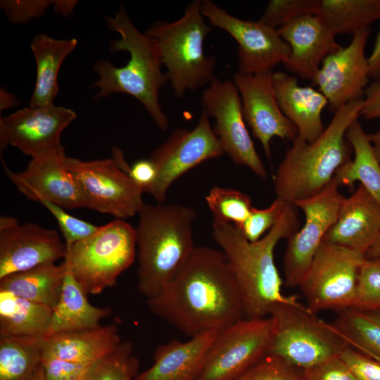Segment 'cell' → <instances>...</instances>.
Here are the masks:
<instances>
[{
	"instance_id": "2e32d148",
	"label": "cell",
	"mask_w": 380,
	"mask_h": 380,
	"mask_svg": "<svg viewBox=\"0 0 380 380\" xmlns=\"http://www.w3.org/2000/svg\"><path fill=\"white\" fill-rule=\"evenodd\" d=\"M77 118L70 108L25 107L0 118V147L14 146L32 158L65 150L63 130Z\"/></svg>"
},
{
	"instance_id": "9a60e30c",
	"label": "cell",
	"mask_w": 380,
	"mask_h": 380,
	"mask_svg": "<svg viewBox=\"0 0 380 380\" xmlns=\"http://www.w3.org/2000/svg\"><path fill=\"white\" fill-rule=\"evenodd\" d=\"M201 103L208 116L215 118L213 129L224 153L234 163L248 167L265 179L267 170L246 127L241 96L234 82L215 77L202 91Z\"/></svg>"
},
{
	"instance_id": "83f0119b",
	"label": "cell",
	"mask_w": 380,
	"mask_h": 380,
	"mask_svg": "<svg viewBox=\"0 0 380 380\" xmlns=\"http://www.w3.org/2000/svg\"><path fill=\"white\" fill-rule=\"evenodd\" d=\"M346 137L352 146L354 158L337 170L334 179L339 186L351 189L353 184L359 181L380 205V163L358 119L348 127Z\"/></svg>"
},
{
	"instance_id": "d590c367",
	"label": "cell",
	"mask_w": 380,
	"mask_h": 380,
	"mask_svg": "<svg viewBox=\"0 0 380 380\" xmlns=\"http://www.w3.org/2000/svg\"><path fill=\"white\" fill-rule=\"evenodd\" d=\"M319 0H270L259 19L276 30L300 17L317 15Z\"/></svg>"
},
{
	"instance_id": "7bdbcfd3",
	"label": "cell",
	"mask_w": 380,
	"mask_h": 380,
	"mask_svg": "<svg viewBox=\"0 0 380 380\" xmlns=\"http://www.w3.org/2000/svg\"><path fill=\"white\" fill-rule=\"evenodd\" d=\"M340 356L357 380H380V361L351 346L346 348Z\"/></svg>"
},
{
	"instance_id": "1f68e13d",
	"label": "cell",
	"mask_w": 380,
	"mask_h": 380,
	"mask_svg": "<svg viewBox=\"0 0 380 380\" xmlns=\"http://www.w3.org/2000/svg\"><path fill=\"white\" fill-rule=\"evenodd\" d=\"M332 325L351 347L380 361V308L338 312Z\"/></svg>"
},
{
	"instance_id": "8d00e7d4",
	"label": "cell",
	"mask_w": 380,
	"mask_h": 380,
	"mask_svg": "<svg viewBox=\"0 0 380 380\" xmlns=\"http://www.w3.org/2000/svg\"><path fill=\"white\" fill-rule=\"evenodd\" d=\"M354 308H380V260L365 258L360 270Z\"/></svg>"
},
{
	"instance_id": "7c38bea8",
	"label": "cell",
	"mask_w": 380,
	"mask_h": 380,
	"mask_svg": "<svg viewBox=\"0 0 380 380\" xmlns=\"http://www.w3.org/2000/svg\"><path fill=\"white\" fill-rule=\"evenodd\" d=\"M224 153L209 116L203 109L194 129H175L152 151L149 159L156 168L157 177L148 194L158 203H163L169 188L177 179L200 163Z\"/></svg>"
},
{
	"instance_id": "7dc6e473",
	"label": "cell",
	"mask_w": 380,
	"mask_h": 380,
	"mask_svg": "<svg viewBox=\"0 0 380 380\" xmlns=\"http://www.w3.org/2000/svg\"><path fill=\"white\" fill-rule=\"evenodd\" d=\"M367 63L369 77L376 81L380 80V29Z\"/></svg>"
},
{
	"instance_id": "f907efd6",
	"label": "cell",
	"mask_w": 380,
	"mask_h": 380,
	"mask_svg": "<svg viewBox=\"0 0 380 380\" xmlns=\"http://www.w3.org/2000/svg\"><path fill=\"white\" fill-rule=\"evenodd\" d=\"M365 257L367 259L380 260V230L374 243L367 251Z\"/></svg>"
},
{
	"instance_id": "60d3db41",
	"label": "cell",
	"mask_w": 380,
	"mask_h": 380,
	"mask_svg": "<svg viewBox=\"0 0 380 380\" xmlns=\"http://www.w3.org/2000/svg\"><path fill=\"white\" fill-rule=\"evenodd\" d=\"M53 4L49 0H3L0 8L9 22L23 24L44 15Z\"/></svg>"
},
{
	"instance_id": "8992f818",
	"label": "cell",
	"mask_w": 380,
	"mask_h": 380,
	"mask_svg": "<svg viewBox=\"0 0 380 380\" xmlns=\"http://www.w3.org/2000/svg\"><path fill=\"white\" fill-rule=\"evenodd\" d=\"M201 0L190 2L173 22L159 20L145 33L158 45L163 65L177 98L208 86L216 77L215 58L207 56L203 43L211 31L201 11Z\"/></svg>"
},
{
	"instance_id": "44dd1931",
	"label": "cell",
	"mask_w": 380,
	"mask_h": 380,
	"mask_svg": "<svg viewBox=\"0 0 380 380\" xmlns=\"http://www.w3.org/2000/svg\"><path fill=\"white\" fill-rule=\"evenodd\" d=\"M277 32L291 48L284 66L301 79L312 80L323 60L341 47L319 15L300 17Z\"/></svg>"
},
{
	"instance_id": "ffe728a7",
	"label": "cell",
	"mask_w": 380,
	"mask_h": 380,
	"mask_svg": "<svg viewBox=\"0 0 380 380\" xmlns=\"http://www.w3.org/2000/svg\"><path fill=\"white\" fill-rule=\"evenodd\" d=\"M65 150L33 158L20 172L5 173L16 189L30 200H46L65 209L86 208L80 187L65 166Z\"/></svg>"
},
{
	"instance_id": "f546056e",
	"label": "cell",
	"mask_w": 380,
	"mask_h": 380,
	"mask_svg": "<svg viewBox=\"0 0 380 380\" xmlns=\"http://www.w3.org/2000/svg\"><path fill=\"white\" fill-rule=\"evenodd\" d=\"M53 308L0 290V336L46 337Z\"/></svg>"
},
{
	"instance_id": "ee69618b",
	"label": "cell",
	"mask_w": 380,
	"mask_h": 380,
	"mask_svg": "<svg viewBox=\"0 0 380 380\" xmlns=\"http://www.w3.org/2000/svg\"><path fill=\"white\" fill-rule=\"evenodd\" d=\"M303 373L305 380H357L341 356L327 360Z\"/></svg>"
},
{
	"instance_id": "74e56055",
	"label": "cell",
	"mask_w": 380,
	"mask_h": 380,
	"mask_svg": "<svg viewBox=\"0 0 380 380\" xmlns=\"http://www.w3.org/2000/svg\"><path fill=\"white\" fill-rule=\"evenodd\" d=\"M236 380H305L302 371L266 355Z\"/></svg>"
},
{
	"instance_id": "5b68a950",
	"label": "cell",
	"mask_w": 380,
	"mask_h": 380,
	"mask_svg": "<svg viewBox=\"0 0 380 380\" xmlns=\"http://www.w3.org/2000/svg\"><path fill=\"white\" fill-rule=\"evenodd\" d=\"M138 214L137 288L148 299L174 278L196 248L192 227L196 212L177 203H144Z\"/></svg>"
},
{
	"instance_id": "ac0fdd59",
	"label": "cell",
	"mask_w": 380,
	"mask_h": 380,
	"mask_svg": "<svg viewBox=\"0 0 380 380\" xmlns=\"http://www.w3.org/2000/svg\"><path fill=\"white\" fill-rule=\"evenodd\" d=\"M273 72L245 75L236 72L232 81L239 92L242 112L252 134L261 144L268 159L274 137L293 141L296 127L282 113L276 95Z\"/></svg>"
},
{
	"instance_id": "d4e9b609",
	"label": "cell",
	"mask_w": 380,
	"mask_h": 380,
	"mask_svg": "<svg viewBox=\"0 0 380 380\" xmlns=\"http://www.w3.org/2000/svg\"><path fill=\"white\" fill-rule=\"evenodd\" d=\"M122 342L115 324L55 334L44 339L43 353L59 359L90 365Z\"/></svg>"
},
{
	"instance_id": "9c48e42d",
	"label": "cell",
	"mask_w": 380,
	"mask_h": 380,
	"mask_svg": "<svg viewBox=\"0 0 380 380\" xmlns=\"http://www.w3.org/2000/svg\"><path fill=\"white\" fill-rule=\"evenodd\" d=\"M365 257L349 248L322 242L299 287L312 312L354 307Z\"/></svg>"
},
{
	"instance_id": "681fc988",
	"label": "cell",
	"mask_w": 380,
	"mask_h": 380,
	"mask_svg": "<svg viewBox=\"0 0 380 380\" xmlns=\"http://www.w3.org/2000/svg\"><path fill=\"white\" fill-rule=\"evenodd\" d=\"M0 99L1 111L18 105V101L15 99V96L3 88H1Z\"/></svg>"
},
{
	"instance_id": "d6a6232c",
	"label": "cell",
	"mask_w": 380,
	"mask_h": 380,
	"mask_svg": "<svg viewBox=\"0 0 380 380\" xmlns=\"http://www.w3.org/2000/svg\"><path fill=\"white\" fill-rule=\"evenodd\" d=\"M319 15L332 32L352 34L380 19V0H319Z\"/></svg>"
},
{
	"instance_id": "4316f807",
	"label": "cell",
	"mask_w": 380,
	"mask_h": 380,
	"mask_svg": "<svg viewBox=\"0 0 380 380\" xmlns=\"http://www.w3.org/2000/svg\"><path fill=\"white\" fill-rule=\"evenodd\" d=\"M77 45V39H57L45 34L34 36L30 49L37 67L34 88L30 106L41 107L54 104L58 93V76L65 58Z\"/></svg>"
},
{
	"instance_id": "30bf717a",
	"label": "cell",
	"mask_w": 380,
	"mask_h": 380,
	"mask_svg": "<svg viewBox=\"0 0 380 380\" xmlns=\"http://www.w3.org/2000/svg\"><path fill=\"white\" fill-rule=\"evenodd\" d=\"M65 166L80 187L86 208L123 220L143 207L141 189L113 158L82 160L67 156Z\"/></svg>"
},
{
	"instance_id": "3957f363",
	"label": "cell",
	"mask_w": 380,
	"mask_h": 380,
	"mask_svg": "<svg viewBox=\"0 0 380 380\" xmlns=\"http://www.w3.org/2000/svg\"><path fill=\"white\" fill-rule=\"evenodd\" d=\"M107 23L108 27L120 35L118 39L111 42V51H126L130 58L120 68L106 59L98 60L93 65L99 75L92 84V88L99 91L96 99L118 93L129 94L142 104L160 129L167 130L169 120L158 95L168 79L161 70L163 63L156 40L136 28L123 5L115 16L107 18Z\"/></svg>"
},
{
	"instance_id": "603a6c76",
	"label": "cell",
	"mask_w": 380,
	"mask_h": 380,
	"mask_svg": "<svg viewBox=\"0 0 380 380\" xmlns=\"http://www.w3.org/2000/svg\"><path fill=\"white\" fill-rule=\"evenodd\" d=\"M217 333L208 331L186 341L172 340L160 345L153 365L134 380H197Z\"/></svg>"
},
{
	"instance_id": "7402d4cb",
	"label": "cell",
	"mask_w": 380,
	"mask_h": 380,
	"mask_svg": "<svg viewBox=\"0 0 380 380\" xmlns=\"http://www.w3.org/2000/svg\"><path fill=\"white\" fill-rule=\"evenodd\" d=\"M380 230V205L361 184L341 206L323 242L338 245L365 256Z\"/></svg>"
},
{
	"instance_id": "277c9868",
	"label": "cell",
	"mask_w": 380,
	"mask_h": 380,
	"mask_svg": "<svg viewBox=\"0 0 380 380\" xmlns=\"http://www.w3.org/2000/svg\"><path fill=\"white\" fill-rule=\"evenodd\" d=\"M363 98L338 108L321 136L312 143L296 137L273 177L277 198L293 204L322 191L353 152L346 137L360 116Z\"/></svg>"
},
{
	"instance_id": "e0dca14e",
	"label": "cell",
	"mask_w": 380,
	"mask_h": 380,
	"mask_svg": "<svg viewBox=\"0 0 380 380\" xmlns=\"http://www.w3.org/2000/svg\"><path fill=\"white\" fill-rule=\"evenodd\" d=\"M67 245L57 231L33 222L0 217V279L65 258Z\"/></svg>"
},
{
	"instance_id": "b9f144b4",
	"label": "cell",
	"mask_w": 380,
	"mask_h": 380,
	"mask_svg": "<svg viewBox=\"0 0 380 380\" xmlns=\"http://www.w3.org/2000/svg\"><path fill=\"white\" fill-rule=\"evenodd\" d=\"M112 158L120 169L141 189L143 193L149 191L157 177L156 168L150 159L137 160L130 166L126 163L122 151L117 147L113 148Z\"/></svg>"
},
{
	"instance_id": "ba28073f",
	"label": "cell",
	"mask_w": 380,
	"mask_h": 380,
	"mask_svg": "<svg viewBox=\"0 0 380 380\" xmlns=\"http://www.w3.org/2000/svg\"><path fill=\"white\" fill-rule=\"evenodd\" d=\"M67 245L64 260L87 295H96L117 284L118 277L134 262L136 229L115 219L100 226L91 236Z\"/></svg>"
},
{
	"instance_id": "f35d334b",
	"label": "cell",
	"mask_w": 380,
	"mask_h": 380,
	"mask_svg": "<svg viewBox=\"0 0 380 380\" xmlns=\"http://www.w3.org/2000/svg\"><path fill=\"white\" fill-rule=\"evenodd\" d=\"M54 217L66 244H72L94 234L100 226L79 219L65 212V208L50 201L39 202Z\"/></svg>"
},
{
	"instance_id": "7a4b0ae2",
	"label": "cell",
	"mask_w": 380,
	"mask_h": 380,
	"mask_svg": "<svg viewBox=\"0 0 380 380\" xmlns=\"http://www.w3.org/2000/svg\"><path fill=\"white\" fill-rule=\"evenodd\" d=\"M296 207L286 203L277 222L257 241H249L235 224L212 223V236L224 253L233 270L244 305L245 318L268 317L279 303L296 299L282 293L284 281L274 262L278 242L289 239L298 230Z\"/></svg>"
},
{
	"instance_id": "4fadbf2b",
	"label": "cell",
	"mask_w": 380,
	"mask_h": 380,
	"mask_svg": "<svg viewBox=\"0 0 380 380\" xmlns=\"http://www.w3.org/2000/svg\"><path fill=\"white\" fill-rule=\"evenodd\" d=\"M331 182L317 194L293 203L305 215V223L287 240L284 265V284L299 286L308 272L324 238L336 220L346 198Z\"/></svg>"
},
{
	"instance_id": "f6af8a7d",
	"label": "cell",
	"mask_w": 380,
	"mask_h": 380,
	"mask_svg": "<svg viewBox=\"0 0 380 380\" xmlns=\"http://www.w3.org/2000/svg\"><path fill=\"white\" fill-rule=\"evenodd\" d=\"M41 364L47 380H76L89 365L63 360L44 353Z\"/></svg>"
},
{
	"instance_id": "8fae6325",
	"label": "cell",
	"mask_w": 380,
	"mask_h": 380,
	"mask_svg": "<svg viewBox=\"0 0 380 380\" xmlns=\"http://www.w3.org/2000/svg\"><path fill=\"white\" fill-rule=\"evenodd\" d=\"M272 320L243 318L218 331L197 380H236L267 354Z\"/></svg>"
},
{
	"instance_id": "d6986e66",
	"label": "cell",
	"mask_w": 380,
	"mask_h": 380,
	"mask_svg": "<svg viewBox=\"0 0 380 380\" xmlns=\"http://www.w3.org/2000/svg\"><path fill=\"white\" fill-rule=\"evenodd\" d=\"M370 32L369 27L355 32L349 45L341 46L323 60L312 80L327 99L333 113L363 98L369 78L365 49Z\"/></svg>"
},
{
	"instance_id": "836d02e7",
	"label": "cell",
	"mask_w": 380,
	"mask_h": 380,
	"mask_svg": "<svg viewBox=\"0 0 380 380\" xmlns=\"http://www.w3.org/2000/svg\"><path fill=\"white\" fill-rule=\"evenodd\" d=\"M132 343L122 341L112 352L89 365L76 380H123L135 376L138 360L133 356Z\"/></svg>"
},
{
	"instance_id": "5bb4252c",
	"label": "cell",
	"mask_w": 380,
	"mask_h": 380,
	"mask_svg": "<svg viewBox=\"0 0 380 380\" xmlns=\"http://www.w3.org/2000/svg\"><path fill=\"white\" fill-rule=\"evenodd\" d=\"M201 11L210 25L224 30L238 44V72L254 75L272 72L290 56L291 48L277 30L261 22L234 17L211 0L201 2Z\"/></svg>"
},
{
	"instance_id": "52a82bcc",
	"label": "cell",
	"mask_w": 380,
	"mask_h": 380,
	"mask_svg": "<svg viewBox=\"0 0 380 380\" xmlns=\"http://www.w3.org/2000/svg\"><path fill=\"white\" fill-rule=\"evenodd\" d=\"M268 317L272 334L267 355L302 372L340 356L350 346L332 324L318 318L296 299L277 304Z\"/></svg>"
},
{
	"instance_id": "f1b7e54d",
	"label": "cell",
	"mask_w": 380,
	"mask_h": 380,
	"mask_svg": "<svg viewBox=\"0 0 380 380\" xmlns=\"http://www.w3.org/2000/svg\"><path fill=\"white\" fill-rule=\"evenodd\" d=\"M65 264L48 263L0 279V290L53 308L65 274Z\"/></svg>"
},
{
	"instance_id": "e575fe53",
	"label": "cell",
	"mask_w": 380,
	"mask_h": 380,
	"mask_svg": "<svg viewBox=\"0 0 380 380\" xmlns=\"http://www.w3.org/2000/svg\"><path fill=\"white\" fill-rule=\"evenodd\" d=\"M205 202L214 220L241 227L254 207L250 197L240 191L214 186L205 196Z\"/></svg>"
},
{
	"instance_id": "4dcf8cb0",
	"label": "cell",
	"mask_w": 380,
	"mask_h": 380,
	"mask_svg": "<svg viewBox=\"0 0 380 380\" xmlns=\"http://www.w3.org/2000/svg\"><path fill=\"white\" fill-rule=\"evenodd\" d=\"M44 339L0 336V380H27L41 365Z\"/></svg>"
},
{
	"instance_id": "816d5d0a",
	"label": "cell",
	"mask_w": 380,
	"mask_h": 380,
	"mask_svg": "<svg viewBox=\"0 0 380 380\" xmlns=\"http://www.w3.org/2000/svg\"><path fill=\"white\" fill-rule=\"evenodd\" d=\"M375 156L380 163V131L368 134Z\"/></svg>"
},
{
	"instance_id": "f5cc1de1",
	"label": "cell",
	"mask_w": 380,
	"mask_h": 380,
	"mask_svg": "<svg viewBox=\"0 0 380 380\" xmlns=\"http://www.w3.org/2000/svg\"><path fill=\"white\" fill-rule=\"evenodd\" d=\"M27 380H47L45 376L42 364L37 368V369Z\"/></svg>"
},
{
	"instance_id": "db71d44e",
	"label": "cell",
	"mask_w": 380,
	"mask_h": 380,
	"mask_svg": "<svg viewBox=\"0 0 380 380\" xmlns=\"http://www.w3.org/2000/svg\"><path fill=\"white\" fill-rule=\"evenodd\" d=\"M134 376L133 375H127L126 376L123 380H134Z\"/></svg>"
},
{
	"instance_id": "484cf974",
	"label": "cell",
	"mask_w": 380,
	"mask_h": 380,
	"mask_svg": "<svg viewBox=\"0 0 380 380\" xmlns=\"http://www.w3.org/2000/svg\"><path fill=\"white\" fill-rule=\"evenodd\" d=\"M65 274L59 300L53 308L47 336L55 334L90 329L101 325V320L111 314L108 307H96L72 274L66 261Z\"/></svg>"
},
{
	"instance_id": "c3c4849f",
	"label": "cell",
	"mask_w": 380,
	"mask_h": 380,
	"mask_svg": "<svg viewBox=\"0 0 380 380\" xmlns=\"http://www.w3.org/2000/svg\"><path fill=\"white\" fill-rule=\"evenodd\" d=\"M77 3L75 0H56L53 1V6L56 13L66 17L72 13Z\"/></svg>"
},
{
	"instance_id": "6da1fadb",
	"label": "cell",
	"mask_w": 380,
	"mask_h": 380,
	"mask_svg": "<svg viewBox=\"0 0 380 380\" xmlns=\"http://www.w3.org/2000/svg\"><path fill=\"white\" fill-rule=\"evenodd\" d=\"M156 316L190 337L245 318L242 296L221 250L196 246L174 278L146 299Z\"/></svg>"
},
{
	"instance_id": "ab89813d",
	"label": "cell",
	"mask_w": 380,
	"mask_h": 380,
	"mask_svg": "<svg viewBox=\"0 0 380 380\" xmlns=\"http://www.w3.org/2000/svg\"><path fill=\"white\" fill-rule=\"evenodd\" d=\"M286 203L276 198L267 208H253L246 222L239 227L243 236L251 242L257 241L270 231L280 217Z\"/></svg>"
},
{
	"instance_id": "cb8c5ba5",
	"label": "cell",
	"mask_w": 380,
	"mask_h": 380,
	"mask_svg": "<svg viewBox=\"0 0 380 380\" xmlns=\"http://www.w3.org/2000/svg\"><path fill=\"white\" fill-rule=\"evenodd\" d=\"M272 77L282 113L296 127L298 137L312 143L324 131L322 113L327 99L319 90L299 85L293 75L277 71Z\"/></svg>"
},
{
	"instance_id": "bcb514c9",
	"label": "cell",
	"mask_w": 380,
	"mask_h": 380,
	"mask_svg": "<svg viewBox=\"0 0 380 380\" xmlns=\"http://www.w3.org/2000/svg\"><path fill=\"white\" fill-rule=\"evenodd\" d=\"M360 115L366 120L380 118V80L365 89Z\"/></svg>"
}]
</instances>
